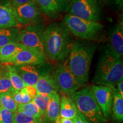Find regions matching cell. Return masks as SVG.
Listing matches in <instances>:
<instances>
[{
    "instance_id": "4dcf8cb0",
    "label": "cell",
    "mask_w": 123,
    "mask_h": 123,
    "mask_svg": "<svg viewBox=\"0 0 123 123\" xmlns=\"http://www.w3.org/2000/svg\"><path fill=\"white\" fill-rule=\"evenodd\" d=\"M25 88L26 91L27 92V94L30 96L31 99L33 100L35 96H36L37 93V92L34 86H26Z\"/></svg>"
},
{
    "instance_id": "f546056e",
    "label": "cell",
    "mask_w": 123,
    "mask_h": 123,
    "mask_svg": "<svg viewBox=\"0 0 123 123\" xmlns=\"http://www.w3.org/2000/svg\"><path fill=\"white\" fill-rule=\"evenodd\" d=\"M75 0H55L58 5L60 12H68L71 6Z\"/></svg>"
},
{
    "instance_id": "603a6c76",
    "label": "cell",
    "mask_w": 123,
    "mask_h": 123,
    "mask_svg": "<svg viewBox=\"0 0 123 123\" xmlns=\"http://www.w3.org/2000/svg\"><path fill=\"white\" fill-rule=\"evenodd\" d=\"M18 104L13 99L12 93L0 94V107L15 113L17 111Z\"/></svg>"
},
{
    "instance_id": "74e56055",
    "label": "cell",
    "mask_w": 123,
    "mask_h": 123,
    "mask_svg": "<svg viewBox=\"0 0 123 123\" xmlns=\"http://www.w3.org/2000/svg\"><path fill=\"white\" fill-rule=\"evenodd\" d=\"M5 1V0H0V2H1V1Z\"/></svg>"
},
{
    "instance_id": "ffe728a7",
    "label": "cell",
    "mask_w": 123,
    "mask_h": 123,
    "mask_svg": "<svg viewBox=\"0 0 123 123\" xmlns=\"http://www.w3.org/2000/svg\"><path fill=\"white\" fill-rule=\"evenodd\" d=\"M41 12L50 17L59 13L60 10L55 0H34Z\"/></svg>"
},
{
    "instance_id": "e0dca14e",
    "label": "cell",
    "mask_w": 123,
    "mask_h": 123,
    "mask_svg": "<svg viewBox=\"0 0 123 123\" xmlns=\"http://www.w3.org/2000/svg\"><path fill=\"white\" fill-rule=\"evenodd\" d=\"M60 100L58 93H55L50 97V101L46 113V117L53 123H60Z\"/></svg>"
},
{
    "instance_id": "3957f363",
    "label": "cell",
    "mask_w": 123,
    "mask_h": 123,
    "mask_svg": "<svg viewBox=\"0 0 123 123\" xmlns=\"http://www.w3.org/2000/svg\"><path fill=\"white\" fill-rule=\"evenodd\" d=\"M96 46L88 43L76 42L71 47L68 63L70 70L80 88L89 80L91 64Z\"/></svg>"
},
{
    "instance_id": "5b68a950",
    "label": "cell",
    "mask_w": 123,
    "mask_h": 123,
    "mask_svg": "<svg viewBox=\"0 0 123 123\" xmlns=\"http://www.w3.org/2000/svg\"><path fill=\"white\" fill-rule=\"evenodd\" d=\"M64 23L70 33L86 40L95 39L103 29L102 24L99 22L87 21L70 14L65 15Z\"/></svg>"
},
{
    "instance_id": "ac0fdd59",
    "label": "cell",
    "mask_w": 123,
    "mask_h": 123,
    "mask_svg": "<svg viewBox=\"0 0 123 123\" xmlns=\"http://www.w3.org/2000/svg\"><path fill=\"white\" fill-rule=\"evenodd\" d=\"M25 48L19 42L11 43L3 46L0 48V61L2 63H10L15 55Z\"/></svg>"
},
{
    "instance_id": "ba28073f",
    "label": "cell",
    "mask_w": 123,
    "mask_h": 123,
    "mask_svg": "<svg viewBox=\"0 0 123 123\" xmlns=\"http://www.w3.org/2000/svg\"><path fill=\"white\" fill-rule=\"evenodd\" d=\"M43 33L42 26L37 24L30 25L24 30L20 31L18 42L26 48L44 54Z\"/></svg>"
},
{
    "instance_id": "e575fe53",
    "label": "cell",
    "mask_w": 123,
    "mask_h": 123,
    "mask_svg": "<svg viewBox=\"0 0 123 123\" xmlns=\"http://www.w3.org/2000/svg\"><path fill=\"white\" fill-rule=\"evenodd\" d=\"M115 4L117 6L118 8L122 9L123 6V0H113Z\"/></svg>"
},
{
    "instance_id": "7a4b0ae2",
    "label": "cell",
    "mask_w": 123,
    "mask_h": 123,
    "mask_svg": "<svg viewBox=\"0 0 123 123\" xmlns=\"http://www.w3.org/2000/svg\"><path fill=\"white\" fill-rule=\"evenodd\" d=\"M121 80H123V58L107 45L99 58L92 82L95 85L115 87Z\"/></svg>"
},
{
    "instance_id": "484cf974",
    "label": "cell",
    "mask_w": 123,
    "mask_h": 123,
    "mask_svg": "<svg viewBox=\"0 0 123 123\" xmlns=\"http://www.w3.org/2000/svg\"><path fill=\"white\" fill-rule=\"evenodd\" d=\"M14 90L9 79L7 69L0 73V94L10 93L13 94Z\"/></svg>"
},
{
    "instance_id": "277c9868",
    "label": "cell",
    "mask_w": 123,
    "mask_h": 123,
    "mask_svg": "<svg viewBox=\"0 0 123 123\" xmlns=\"http://www.w3.org/2000/svg\"><path fill=\"white\" fill-rule=\"evenodd\" d=\"M79 111L93 123H104V117L92 92L91 86H87L74 92L70 97Z\"/></svg>"
},
{
    "instance_id": "ab89813d",
    "label": "cell",
    "mask_w": 123,
    "mask_h": 123,
    "mask_svg": "<svg viewBox=\"0 0 123 123\" xmlns=\"http://www.w3.org/2000/svg\"><path fill=\"white\" fill-rule=\"evenodd\" d=\"M0 109H1V107H0Z\"/></svg>"
},
{
    "instance_id": "d590c367",
    "label": "cell",
    "mask_w": 123,
    "mask_h": 123,
    "mask_svg": "<svg viewBox=\"0 0 123 123\" xmlns=\"http://www.w3.org/2000/svg\"><path fill=\"white\" fill-rule=\"evenodd\" d=\"M60 123H75L74 119H64V118H61Z\"/></svg>"
},
{
    "instance_id": "836d02e7",
    "label": "cell",
    "mask_w": 123,
    "mask_h": 123,
    "mask_svg": "<svg viewBox=\"0 0 123 123\" xmlns=\"http://www.w3.org/2000/svg\"><path fill=\"white\" fill-rule=\"evenodd\" d=\"M117 88V90L119 92V93L121 95V96L123 97V80L120 81L116 84Z\"/></svg>"
},
{
    "instance_id": "8fae6325",
    "label": "cell",
    "mask_w": 123,
    "mask_h": 123,
    "mask_svg": "<svg viewBox=\"0 0 123 123\" xmlns=\"http://www.w3.org/2000/svg\"><path fill=\"white\" fill-rule=\"evenodd\" d=\"M46 62V58L43 54L25 48L19 52L14 57L10 63L14 66L41 65Z\"/></svg>"
},
{
    "instance_id": "f1b7e54d",
    "label": "cell",
    "mask_w": 123,
    "mask_h": 123,
    "mask_svg": "<svg viewBox=\"0 0 123 123\" xmlns=\"http://www.w3.org/2000/svg\"><path fill=\"white\" fill-rule=\"evenodd\" d=\"M14 113V112L1 107L0 123H13Z\"/></svg>"
},
{
    "instance_id": "7c38bea8",
    "label": "cell",
    "mask_w": 123,
    "mask_h": 123,
    "mask_svg": "<svg viewBox=\"0 0 123 123\" xmlns=\"http://www.w3.org/2000/svg\"><path fill=\"white\" fill-rule=\"evenodd\" d=\"M34 87L37 93L50 97L58 93L53 74L49 70L42 71Z\"/></svg>"
},
{
    "instance_id": "44dd1931",
    "label": "cell",
    "mask_w": 123,
    "mask_h": 123,
    "mask_svg": "<svg viewBox=\"0 0 123 123\" xmlns=\"http://www.w3.org/2000/svg\"><path fill=\"white\" fill-rule=\"evenodd\" d=\"M112 111L115 119L123 121V97L114 87L113 88V101Z\"/></svg>"
},
{
    "instance_id": "83f0119b",
    "label": "cell",
    "mask_w": 123,
    "mask_h": 123,
    "mask_svg": "<svg viewBox=\"0 0 123 123\" xmlns=\"http://www.w3.org/2000/svg\"><path fill=\"white\" fill-rule=\"evenodd\" d=\"M13 99L18 105L26 104L32 101L26 91L25 87L19 91H14L12 94Z\"/></svg>"
},
{
    "instance_id": "d6986e66",
    "label": "cell",
    "mask_w": 123,
    "mask_h": 123,
    "mask_svg": "<svg viewBox=\"0 0 123 123\" xmlns=\"http://www.w3.org/2000/svg\"><path fill=\"white\" fill-rule=\"evenodd\" d=\"M19 32L16 27L0 29V48L11 43L18 42Z\"/></svg>"
},
{
    "instance_id": "4316f807",
    "label": "cell",
    "mask_w": 123,
    "mask_h": 123,
    "mask_svg": "<svg viewBox=\"0 0 123 123\" xmlns=\"http://www.w3.org/2000/svg\"><path fill=\"white\" fill-rule=\"evenodd\" d=\"M13 123H43L42 119L29 116L21 112L14 113Z\"/></svg>"
},
{
    "instance_id": "7402d4cb",
    "label": "cell",
    "mask_w": 123,
    "mask_h": 123,
    "mask_svg": "<svg viewBox=\"0 0 123 123\" xmlns=\"http://www.w3.org/2000/svg\"><path fill=\"white\" fill-rule=\"evenodd\" d=\"M6 67L9 79L14 91H19L25 87L26 85L17 71L15 66L7 65Z\"/></svg>"
},
{
    "instance_id": "8992f818",
    "label": "cell",
    "mask_w": 123,
    "mask_h": 123,
    "mask_svg": "<svg viewBox=\"0 0 123 123\" xmlns=\"http://www.w3.org/2000/svg\"><path fill=\"white\" fill-rule=\"evenodd\" d=\"M52 74L57 92L62 95L71 97L80 88L71 73L67 58L61 62L52 72Z\"/></svg>"
},
{
    "instance_id": "52a82bcc",
    "label": "cell",
    "mask_w": 123,
    "mask_h": 123,
    "mask_svg": "<svg viewBox=\"0 0 123 123\" xmlns=\"http://www.w3.org/2000/svg\"><path fill=\"white\" fill-rule=\"evenodd\" d=\"M68 13L87 21L98 22L101 14L100 2L99 0H75Z\"/></svg>"
},
{
    "instance_id": "f35d334b",
    "label": "cell",
    "mask_w": 123,
    "mask_h": 123,
    "mask_svg": "<svg viewBox=\"0 0 123 123\" xmlns=\"http://www.w3.org/2000/svg\"><path fill=\"white\" fill-rule=\"evenodd\" d=\"M1 71H1V69H0V73H1Z\"/></svg>"
},
{
    "instance_id": "9a60e30c",
    "label": "cell",
    "mask_w": 123,
    "mask_h": 123,
    "mask_svg": "<svg viewBox=\"0 0 123 123\" xmlns=\"http://www.w3.org/2000/svg\"><path fill=\"white\" fill-rule=\"evenodd\" d=\"M18 25L11 3L0 5V29L16 27Z\"/></svg>"
},
{
    "instance_id": "6da1fadb",
    "label": "cell",
    "mask_w": 123,
    "mask_h": 123,
    "mask_svg": "<svg viewBox=\"0 0 123 123\" xmlns=\"http://www.w3.org/2000/svg\"><path fill=\"white\" fill-rule=\"evenodd\" d=\"M71 35L63 22H52L43 33V45L46 58L59 62L68 56L73 45Z\"/></svg>"
},
{
    "instance_id": "1f68e13d",
    "label": "cell",
    "mask_w": 123,
    "mask_h": 123,
    "mask_svg": "<svg viewBox=\"0 0 123 123\" xmlns=\"http://www.w3.org/2000/svg\"><path fill=\"white\" fill-rule=\"evenodd\" d=\"M75 123H90L88 120L84 117L79 111L78 112L76 116L74 119Z\"/></svg>"
},
{
    "instance_id": "5bb4252c",
    "label": "cell",
    "mask_w": 123,
    "mask_h": 123,
    "mask_svg": "<svg viewBox=\"0 0 123 123\" xmlns=\"http://www.w3.org/2000/svg\"><path fill=\"white\" fill-rule=\"evenodd\" d=\"M37 66H15L17 71L26 86H34L38 81L42 71Z\"/></svg>"
},
{
    "instance_id": "30bf717a",
    "label": "cell",
    "mask_w": 123,
    "mask_h": 123,
    "mask_svg": "<svg viewBox=\"0 0 123 123\" xmlns=\"http://www.w3.org/2000/svg\"><path fill=\"white\" fill-rule=\"evenodd\" d=\"M113 87L101 85L91 86L92 92L97 103L107 120L110 118L111 115Z\"/></svg>"
},
{
    "instance_id": "9c48e42d",
    "label": "cell",
    "mask_w": 123,
    "mask_h": 123,
    "mask_svg": "<svg viewBox=\"0 0 123 123\" xmlns=\"http://www.w3.org/2000/svg\"><path fill=\"white\" fill-rule=\"evenodd\" d=\"M12 7L18 24L24 25L37 24L41 17V10L34 2H28Z\"/></svg>"
},
{
    "instance_id": "4fadbf2b",
    "label": "cell",
    "mask_w": 123,
    "mask_h": 123,
    "mask_svg": "<svg viewBox=\"0 0 123 123\" xmlns=\"http://www.w3.org/2000/svg\"><path fill=\"white\" fill-rule=\"evenodd\" d=\"M109 47L123 58V22L122 18L118 24L112 27L109 33Z\"/></svg>"
},
{
    "instance_id": "2e32d148",
    "label": "cell",
    "mask_w": 123,
    "mask_h": 123,
    "mask_svg": "<svg viewBox=\"0 0 123 123\" xmlns=\"http://www.w3.org/2000/svg\"><path fill=\"white\" fill-rule=\"evenodd\" d=\"M78 112L73 100L69 96L62 95L60 100V116L64 119H74Z\"/></svg>"
},
{
    "instance_id": "d6a6232c",
    "label": "cell",
    "mask_w": 123,
    "mask_h": 123,
    "mask_svg": "<svg viewBox=\"0 0 123 123\" xmlns=\"http://www.w3.org/2000/svg\"><path fill=\"white\" fill-rule=\"evenodd\" d=\"M30 2H34V0H11L10 3L12 6H16Z\"/></svg>"
},
{
    "instance_id": "d4e9b609",
    "label": "cell",
    "mask_w": 123,
    "mask_h": 123,
    "mask_svg": "<svg viewBox=\"0 0 123 123\" xmlns=\"http://www.w3.org/2000/svg\"><path fill=\"white\" fill-rule=\"evenodd\" d=\"M49 101H50V96L40 94L38 93H37L36 96L32 100L34 103L37 106L38 109L41 112L43 118L44 117H46V113L49 103Z\"/></svg>"
},
{
    "instance_id": "8d00e7d4",
    "label": "cell",
    "mask_w": 123,
    "mask_h": 123,
    "mask_svg": "<svg viewBox=\"0 0 123 123\" xmlns=\"http://www.w3.org/2000/svg\"><path fill=\"white\" fill-rule=\"evenodd\" d=\"M103 2L105 3V4H107V3L109 2V0H103Z\"/></svg>"
},
{
    "instance_id": "cb8c5ba5",
    "label": "cell",
    "mask_w": 123,
    "mask_h": 123,
    "mask_svg": "<svg viewBox=\"0 0 123 123\" xmlns=\"http://www.w3.org/2000/svg\"><path fill=\"white\" fill-rule=\"evenodd\" d=\"M17 111L21 112L29 116L34 117L38 119H42V116L38 108L33 101L26 104H19L18 105Z\"/></svg>"
}]
</instances>
